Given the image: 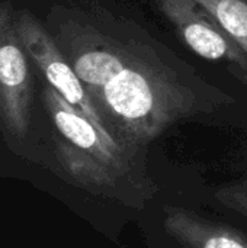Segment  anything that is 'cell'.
Wrapping results in <instances>:
<instances>
[{
	"instance_id": "6da1fadb",
	"label": "cell",
	"mask_w": 247,
	"mask_h": 248,
	"mask_svg": "<svg viewBox=\"0 0 247 248\" xmlns=\"http://www.w3.org/2000/svg\"><path fill=\"white\" fill-rule=\"evenodd\" d=\"M73 68L98 113L106 112L122 137L147 142L195 108L194 93L169 70L111 39H95Z\"/></svg>"
},
{
	"instance_id": "3957f363",
	"label": "cell",
	"mask_w": 247,
	"mask_h": 248,
	"mask_svg": "<svg viewBox=\"0 0 247 248\" xmlns=\"http://www.w3.org/2000/svg\"><path fill=\"white\" fill-rule=\"evenodd\" d=\"M32 103V73L10 15L0 26V126L6 137L13 141H22L26 137Z\"/></svg>"
},
{
	"instance_id": "277c9868",
	"label": "cell",
	"mask_w": 247,
	"mask_h": 248,
	"mask_svg": "<svg viewBox=\"0 0 247 248\" xmlns=\"http://www.w3.org/2000/svg\"><path fill=\"white\" fill-rule=\"evenodd\" d=\"M162 12L198 55L227 61L233 73L247 84V55L242 46L195 0H159Z\"/></svg>"
},
{
	"instance_id": "8992f818",
	"label": "cell",
	"mask_w": 247,
	"mask_h": 248,
	"mask_svg": "<svg viewBox=\"0 0 247 248\" xmlns=\"http://www.w3.org/2000/svg\"><path fill=\"white\" fill-rule=\"evenodd\" d=\"M166 231L183 248H247V235L181 208H166Z\"/></svg>"
},
{
	"instance_id": "52a82bcc",
	"label": "cell",
	"mask_w": 247,
	"mask_h": 248,
	"mask_svg": "<svg viewBox=\"0 0 247 248\" xmlns=\"http://www.w3.org/2000/svg\"><path fill=\"white\" fill-rule=\"evenodd\" d=\"M247 55V0H195Z\"/></svg>"
},
{
	"instance_id": "7a4b0ae2",
	"label": "cell",
	"mask_w": 247,
	"mask_h": 248,
	"mask_svg": "<svg viewBox=\"0 0 247 248\" xmlns=\"http://www.w3.org/2000/svg\"><path fill=\"white\" fill-rule=\"evenodd\" d=\"M44 103L60 134L57 157L63 169L86 186H108L125 171L122 147L105 126L93 124L66 102L51 86Z\"/></svg>"
},
{
	"instance_id": "ba28073f",
	"label": "cell",
	"mask_w": 247,
	"mask_h": 248,
	"mask_svg": "<svg viewBox=\"0 0 247 248\" xmlns=\"http://www.w3.org/2000/svg\"><path fill=\"white\" fill-rule=\"evenodd\" d=\"M215 198L224 206L247 218V179L237 185L224 187L215 193Z\"/></svg>"
},
{
	"instance_id": "5b68a950",
	"label": "cell",
	"mask_w": 247,
	"mask_h": 248,
	"mask_svg": "<svg viewBox=\"0 0 247 248\" xmlns=\"http://www.w3.org/2000/svg\"><path fill=\"white\" fill-rule=\"evenodd\" d=\"M16 26L26 54L44 73L49 86L93 124L105 126L74 68L66 61L42 25L33 16L25 13L16 22Z\"/></svg>"
},
{
	"instance_id": "9c48e42d",
	"label": "cell",
	"mask_w": 247,
	"mask_h": 248,
	"mask_svg": "<svg viewBox=\"0 0 247 248\" xmlns=\"http://www.w3.org/2000/svg\"><path fill=\"white\" fill-rule=\"evenodd\" d=\"M12 15V9L9 4L6 3H0V26L3 25V22Z\"/></svg>"
}]
</instances>
